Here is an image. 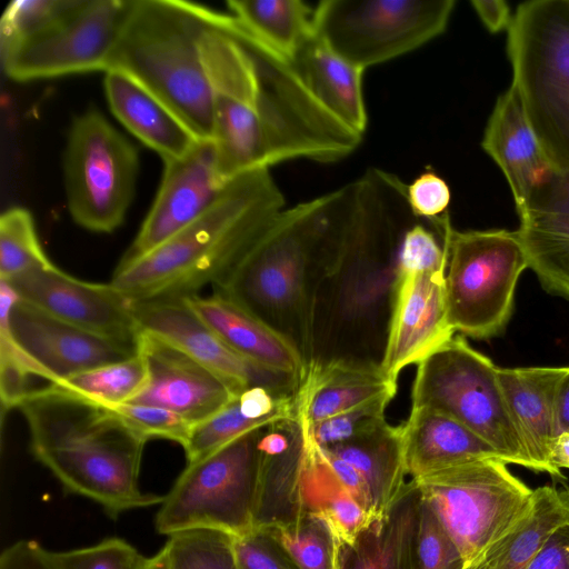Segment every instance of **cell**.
Here are the masks:
<instances>
[{"mask_svg":"<svg viewBox=\"0 0 569 569\" xmlns=\"http://www.w3.org/2000/svg\"><path fill=\"white\" fill-rule=\"evenodd\" d=\"M569 522V488L545 485L533 489L527 511L463 569H528L552 532Z\"/></svg>","mask_w":569,"mask_h":569,"instance_id":"28","label":"cell"},{"mask_svg":"<svg viewBox=\"0 0 569 569\" xmlns=\"http://www.w3.org/2000/svg\"><path fill=\"white\" fill-rule=\"evenodd\" d=\"M481 147L502 171L519 217L528 212L536 191L555 168L540 144L513 86L497 99Z\"/></svg>","mask_w":569,"mask_h":569,"instance_id":"21","label":"cell"},{"mask_svg":"<svg viewBox=\"0 0 569 569\" xmlns=\"http://www.w3.org/2000/svg\"><path fill=\"white\" fill-rule=\"evenodd\" d=\"M110 409L128 427L147 440L160 438L183 446L194 426L182 416L154 406L123 403Z\"/></svg>","mask_w":569,"mask_h":569,"instance_id":"42","label":"cell"},{"mask_svg":"<svg viewBox=\"0 0 569 569\" xmlns=\"http://www.w3.org/2000/svg\"><path fill=\"white\" fill-rule=\"evenodd\" d=\"M8 282L20 299L66 322L138 346L141 330L133 316L132 301L111 282L77 279L52 262L30 269Z\"/></svg>","mask_w":569,"mask_h":569,"instance_id":"15","label":"cell"},{"mask_svg":"<svg viewBox=\"0 0 569 569\" xmlns=\"http://www.w3.org/2000/svg\"><path fill=\"white\" fill-rule=\"evenodd\" d=\"M229 347L271 371L303 380L307 366L296 347L249 311L214 292L182 299Z\"/></svg>","mask_w":569,"mask_h":569,"instance_id":"22","label":"cell"},{"mask_svg":"<svg viewBox=\"0 0 569 569\" xmlns=\"http://www.w3.org/2000/svg\"><path fill=\"white\" fill-rule=\"evenodd\" d=\"M168 569H238L233 537L216 530H188L171 535L163 545Z\"/></svg>","mask_w":569,"mask_h":569,"instance_id":"38","label":"cell"},{"mask_svg":"<svg viewBox=\"0 0 569 569\" xmlns=\"http://www.w3.org/2000/svg\"><path fill=\"white\" fill-rule=\"evenodd\" d=\"M556 418L558 435L569 431V370L560 380L557 389Z\"/></svg>","mask_w":569,"mask_h":569,"instance_id":"53","label":"cell"},{"mask_svg":"<svg viewBox=\"0 0 569 569\" xmlns=\"http://www.w3.org/2000/svg\"><path fill=\"white\" fill-rule=\"evenodd\" d=\"M73 0H14L0 21L1 46L33 33L68 10Z\"/></svg>","mask_w":569,"mask_h":569,"instance_id":"44","label":"cell"},{"mask_svg":"<svg viewBox=\"0 0 569 569\" xmlns=\"http://www.w3.org/2000/svg\"><path fill=\"white\" fill-rule=\"evenodd\" d=\"M49 263L30 211L20 207L4 211L0 217V280Z\"/></svg>","mask_w":569,"mask_h":569,"instance_id":"36","label":"cell"},{"mask_svg":"<svg viewBox=\"0 0 569 569\" xmlns=\"http://www.w3.org/2000/svg\"><path fill=\"white\" fill-rule=\"evenodd\" d=\"M148 382L143 357L136 356L93 368L52 383L103 407L114 408L134 399Z\"/></svg>","mask_w":569,"mask_h":569,"instance_id":"34","label":"cell"},{"mask_svg":"<svg viewBox=\"0 0 569 569\" xmlns=\"http://www.w3.org/2000/svg\"><path fill=\"white\" fill-rule=\"evenodd\" d=\"M229 14L253 40L292 62L316 36V6L301 0H229Z\"/></svg>","mask_w":569,"mask_h":569,"instance_id":"32","label":"cell"},{"mask_svg":"<svg viewBox=\"0 0 569 569\" xmlns=\"http://www.w3.org/2000/svg\"><path fill=\"white\" fill-rule=\"evenodd\" d=\"M305 438L303 496L308 512L321 516L338 541H352L373 519L333 472L309 422L298 409Z\"/></svg>","mask_w":569,"mask_h":569,"instance_id":"31","label":"cell"},{"mask_svg":"<svg viewBox=\"0 0 569 569\" xmlns=\"http://www.w3.org/2000/svg\"><path fill=\"white\" fill-rule=\"evenodd\" d=\"M567 367H498V377L512 418L538 472L565 480L548 460L552 440L558 435L556 397Z\"/></svg>","mask_w":569,"mask_h":569,"instance_id":"23","label":"cell"},{"mask_svg":"<svg viewBox=\"0 0 569 569\" xmlns=\"http://www.w3.org/2000/svg\"><path fill=\"white\" fill-rule=\"evenodd\" d=\"M357 201V181L284 208L233 271L213 288L289 340L312 362L317 283L338 250Z\"/></svg>","mask_w":569,"mask_h":569,"instance_id":"2","label":"cell"},{"mask_svg":"<svg viewBox=\"0 0 569 569\" xmlns=\"http://www.w3.org/2000/svg\"><path fill=\"white\" fill-rule=\"evenodd\" d=\"M266 426L246 415L237 397L217 413L192 427L182 446L187 462L197 461L242 435Z\"/></svg>","mask_w":569,"mask_h":569,"instance_id":"39","label":"cell"},{"mask_svg":"<svg viewBox=\"0 0 569 569\" xmlns=\"http://www.w3.org/2000/svg\"><path fill=\"white\" fill-rule=\"evenodd\" d=\"M59 569H142L147 557L119 537H110L96 545L52 551Z\"/></svg>","mask_w":569,"mask_h":569,"instance_id":"41","label":"cell"},{"mask_svg":"<svg viewBox=\"0 0 569 569\" xmlns=\"http://www.w3.org/2000/svg\"><path fill=\"white\" fill-rule=\"evenodd\" d=\"M153 203L119 264L146 256L204 213L224 188L211 140H198L182 157L163 162Z\"/></svg>","mask_w":569,"mask_h":569,"instance_id":"16","label":"cell"},{"mask_svg":"<svg viewBox=\"0 0 569 569\" xmlns=\"http://www.w3.org/2000/svg\"><path fill=\"white\" fill-rule=\"evenodd\" d=\"M103 87L112 114L163 162L184 156L199 140L161 101L128 76L107 71Z\"/></svg>","mask_w":569,"mask_h":569,"instance_id":"27","label":"cell"},{"mask_svg":"<svg viewBox=\"0 0 569 569\" xmlns=\"http://www.w3.org/2000/svg\"><path fill=\"white\" fill-rule=\"evenodd\" d=\"M548 460L558 471L569 469V431L560 432L555 437L550 445Z\"/></svg>","mask_w":569,"mask_h":569,"instance_id":"54","label":"cell"},{"mask_svg":"<svg viewBox=\"0 0 569 569\" xmlns=\"http://www.w3.org/2000/svg\"><path fill=\"white\" fill-rule=\"evenodd\" d=\"M417 569H463L456 542L431 505L421 496L416 538Z\"/></svg>","mask_w":569,"mask_h":569,"instance_id":"40","label":"cell"},{"mask_svg":"<svg viewBox=\"0 0 569 569\" xmlns=\"http://www.w3.org/2000/svg\"><path fill=\"white\" fill-rule=\"evenodd\" d=\"M20 299L12 286L0 280V397L2 413L18 408L30 388L31 377L48 381L46 371L20 347L14 339L8 317Z\"/></svg>","mask_w":569,"mask_h":569,"instance_id":"35","label":"cell"},{"mask_svg":"<svg viewBox=\"0 0 569 569\" xmlns=\"http://www.w3.org/2000/svg\"><path fill=\"white\" fill-rule=\"evenodd\" d=\"M406 198L412 214L430 222L448 212L451 192L440 176L427 170L406 184Z\"/></svg>","mask_w":569,"mask_h":569,"instance_id":"47","label":"cell"},{"mask_svg":"<svg viewBox=\"0 0 569 569\" xmlns=\"http://www.w3.org/2000/svg\"><path fill=\"white\" fill-rule=\"evenodd\" d=\"M446 268L447 251L436 233L419 222L410 226L401 239L398 272L438 271Z\"/></svg>","mask_w":569,"mask_h":569,"instance_id":"45","label":"cell"},{"mask_svg":"<svg viewBox=\"0 0 569 569\" xmlns=\"http://www.w3.org/2000/svg\"><path fill=\"white\" fill-rule=\"evenodd\" d=\"M471 6L483 26L497 33L509 29L513 14L510 7L502 0H472Z\"/></svg>","mask_w":569,"mask_h":569,"instance_id":"52","label":"cell"},{"mask_svg":"<svg viewBox=\"0 0 569 569\" xmlns=\"http://www.w3.org/2000/svg\"><path fill=\"white\" fill-rule=\"evenodd\" d=\"M129 0H73L42 29L1 46L4 73L14 81L107 70Z\"/></svg>","mask_w":569,"mask_h":569,"instance_id":"13","label":"cell"},{"mask_svg":"<svg viewBox=\"0 0 569 569\" xmlns=\"http://www.w3.org/2000/svg\"><path fill=\"white\" fill-rule=\"evenodd\" d=\"M238 569H299L278 540L268 531L253 529L233 537Z\"/></svg>","mask_w":569,"mask_h":569,"instance_id":"46","label":"cell"},{"mask_svg":"<svg viewBox=\"0 0 569 569\" xmlns=\"http://www.w3.org/2000/svg\"><path fill=\"white\" fill-rule=\"evenodd\" d=\"M0 569H59L52 550L37 540L22 539L13 542L0 556Z\"/></svg>","mask_w":569,"mask_h":569,"instance_id":"48","label":"cell"},{"mask_svg":"<svg viewBox=\"0 0 569 569\" xmlns=\"http://www.w3.org/2000/svg\"><path fill=\"white\" fill-rule=\"evenodd\" d=\"M455 6V0H325L316 6V34L366 70L442 34Z\"/></svg>","mask_w":569,"mask_h":569,"instance_id":"12","label":"cell"},{"mask_svg":"<svg viewBox=\"0 0 569 569\" xmlns=\"http://www.w3.org/2000/svg\"><path fill=\"white\" fill-rule=\"evenodd\" d=\"M412 480L466 563L512 527L533 495L499 458L467 460Z\"/></svg>","mask_w":569,"mask_h":569,"instance_id":"11","label":"cell"},{"mask_svg":"<svg viewBox=\"0 0 569 569\" xmlns=\"http://www.w3.org/2000/svg\"><path fill=\"white\" fill-rule=\"evenodd\" d=\"M513 86L556 170H569V0L522 2L508 29Z\"/></svg>","mask_w":569,"mask_h":569,"instance_id":"6","label":"cell"},{"mask_svg":"<svg viewBox=\"0 0 569 569\" xmlns=\"http://www.w3.org/2000/svg\"><path fill=\"white\" fill-rule=\"evenodd\" d=\"M446 269L399 273L380 367L397 381L402 369L419 365L456 333L447 309Z\"/></svg>","mask_w":569,"mask_h":569,"instance_id":"18","label":"cell"},{"mask_svg":"<svg viewBox=\"0 0 569 569\" xmlns=\"http://www.w3.org/2000/svg\"><path fill=\"white\" fill-rule=\"evenodd\" d=\"M400 426L406 471L411 479L476 458L501 459L466 426L430 408H411Z\"/></svg>","mask_w":569,"mask_h":569,"instance_id":"26","label":"cell"},{"mask_svg":"<svg viewBox=\"0 0 569 569\" xmlns=\"http://www.w3.org/2000/svg\"><path fill=\"white\" fill-rule=\"evenodd\" d=\"M323 449V448H322ZM325 453L327 456V459L338 477V479L341 481V483L346 487V489L352 495V497L359 501V503L368 511V513L371 516L370 510V499L368 491L366 489V486L360 478L357 470L347 461L343 459L330 453L329 451L325 450ZM372 519H375L371 516Z\"/></svg>","mask_w":569,"mask_h":569,"instance_id":"51","label":"cell"},{"mask_svg":"<svg viewBox=\"0 0 569 569\" xmlns=\"http://www.w3.org/2000/svg\"><path fill=\"white\" fill-rule=\"evenodd\" d=\"M216 12L183 0H129L106 70L134 80L199 140L212 138L202 39Z\"/></svg>","mask_w":569,"mask_h":569,"instance_id":"5","label":"cell"},{"mask_svg":"<svg viewBox=\"0 0 569 569\" xmlns=\"http://www.w3.org/2000/svg\"><path fill=\"white\" fill-rule=\"evenodd\" d=\"M356 181L351 220L315 292L311 365L381 362L399 281V248L417 220L397 176L368 169Z\"/></svg>","mask_w":569,"mask_h":569,"instance_id":"1","label":"cell"},{"mask_svg":"<svg viewBox=\"0 0 569 569\" xmlns=\"http://www.w3.org/2000/svg\"><path fill=\"white\" fill-rule=\"evenodd\" d=\"M292 63L317 100L362 136L368 123L362 87L365 70L339 57L317 34Z\"/></svg>","mask_w":569,"mask_h":569,"instance_id":"30","label":"cell"},{"mask_svg":"<svg viewBox=\"0 0 569 569\" xmlns=\"http://www.w3.org/2000/svg\"><path fill=\"white\" fill-rule=\"evenodd\" d=\"M447 251L446 299L456 332L489 339L509 322L517 283L528 268L516 231L456 230L448 212L432 221Z\"/></svg>","mask_w":569,"mask_h":569,"instance_id":"7","label":"cell"},{"mask_svg":"<svg viewBox=\"0 0 569 569\" xmlns=\"http://www.w3.org/2000/svg\"><path fill=\"white\" fill-rule=\"evenodd\" d=\"M390 401L380 399L318 423H309L311 435L321 448L347 442L385 421V411Z\"/></svg>","mask_w":569,"mask_h":569,"instance_id":"43","label":"cell"},{"mask_svg":"<svg viewBox=\"0 0 569 569\" xmlns=\"http://www.w3.org/2000/svg\"><path fill=\"white\" fill-rule=\"evenodd\" d=\"M529 211L569 213V170L555 169L533 194Z\"/></svg>","mask_w":569,"mask_h":569,"instance_id":"49","label":"cell"},{"mask_svg":"<svg viewBox=\"0 0 569 569\" xmlns=\"http://www.w3.org/2000/svg\"><path fill=\"white\" fill-rule=\"evenodd\" d=\"M323 449L357 470L368 491L375 519L389 510L408 482L401 426L385 420L347 442Z\"/></svg>","mask_w":569,"mask_h":569,"instance_id":"29","label":"cell"},{"mask_svg":"<svg viewBox=\"0 0 569 569\" xmlns=\"http://www.w3.org/2000/svg\"><path fill=\"white\" fill-rule=\"evenodd\" d=\"M421 492L411 479L389 510L350 542L338 541L336 569H417Z\"/></svg>","mask_w":569,"mask_h":569,"instance_id":"25","label":"cell"},{"mask_svg":"<svg viewBox=\"0 0 569 569\" xmlns=\"http://www.w3.org/2000/svg\"><path fill=\"white\" fill-rule=\"evenodd\" d=\"M253 529L290 526L308 512L303 496L305 438L298 410L263 428Z\"/></svg>","mask_w":569,"mask_h":569,"instance_id":"20","label":"cell"},{"mask_svg":"<svg viewBox=\"0 0 569 569\" xmlns=\"http://www.w3.org/2000/svg\"><path fill=\"white\" fill-rule=\"evenodd\" d=\"M138 351L147 365L148 382L128 403L164 408L196 425L238 397L219 376L159 336L141 331Z\"/></svg>","mask_w":569,"mask_h":569,"instance_id":"19","label":"cell"},{"mask_svg":"<svg viewBox=\"0 0 569 569\" xmlns=\"http://www.w3.org/2000/svg\"><path fill=\"white\" fill-rule=\"evenodd\" d=\"M263 428L187 463L159 505L158 533L206 529L240 537L253 530Z\"/></svg>","mask_w":569,"mask_h":569,"instance_id":"9","label":"cell"},{"mask_svg":"<svg viewBox=\"0 0 569 569\" xmlns=\"http://www.w3.org/2000/svg\"><path fill=\"white\" fill-rule=\"evenodd\" d=\"M142 569H168V556L166 547L163 546L153 556L147 557L146 563Z\"/></svg>","mask_w":569,"mask_h":569,"instance_id":"55","label":"cell"},{"mask_svg":"<svg viewBox=\"0 0 569 569\" xmlns=\"http://www.w3.org/2000/svg\"><path fill=\"white\" fill-rule=\"evenodd\" d=\"M266 531L278 540L299 569H336L338 539L321 516L309 512L290 526Z\"/></svg>","mask_w":569,"mask_h":569,"instance_id":"37","label":"cell"},{"mask_svg":"<svg viewBox=\"0 0 569 569\" xmlns=\"http://www.w3.org/2000/svg\"><path fill=\"white\" fill-rule=\"evenodd\" d=\"M141 331L169 341L201 362L238 396L246 389L263 387L279 396H293L301 380L260 367L229 347L183 300L132 301Z\"/></svg>","mask_w":569,"mask_h":569,"instance_id":"14","label":"cell"},{"mask_svg":"<svg viewBox=\"0 0 569 569\" xmlns=\"http://www.w3.org/2000/svg\"><path fill=\"white\" fill-rule=\"evenodd\" d=\"M440 411L470 429L508 465L536 470L502 391L498 367L455 335L418 365L411 408Z\"/></svg>","mask_w":569,"mask_h":569,"instance_id":"8","label":"cell"},{"mask_svg":"<svg viewBox=\"0 0 569 569\" xmlns=\"http://www.w3.org/2000/svg\"><path fill=\"white\" fill-rule=\"evenodd\" d=\"M516 231L528 268L549 295L569 301V213L529 211Z\"/></svg>","mask_w":569,"mask_h":569,"instance_id":"33","label":"cell"},{"mask_svg":"<svg viewBox=\"0 0 569 569\" xmlns=\"http://www.w3.org/2000/svg\"><path fill=\"white\" fill-rule=\"evenodd\" d=\"M284 208L269 169L242 173L188 227L140 259L118 264L110 282L131 301L199 295L233 271Z\"/></svg>","mask_w":569,"mask_h":569,"instance_id":"4","label":"cell"},{"mask_svg":"<svg viewBox=\"0 0 569 569\" xmlns=\"http://www.w3.org/2000/svg\"><path fill=\"white\" fill-rule=\"evenodd\" d=\"M30 451L63 489L99 505L117 519L159 506L163 496L143 492L139 473L146 438L116 412L48 383L21 401Z\"/></svg>","mask_w":569,"mask_h":569,"instance_id":"3","label":"cell"},{"mask_svg":"<svg viewBox=\"0 0 569 569\" xmlns=\"http://www.w3.org/2000/svg\"><path fill=\"white\" fill-rule=\"evenodd\" d=\"M396 393L397 381L386 376L380 363L333 360L308 367L296 400L315 425L380 399L392 400Z\"/></svg>","mask_w":569,"mask_h":569,"instance_id":"24","label":"cell"},{"mask_svg":"<svg viewBox=\"0 0 569 569\" xmlns=\"http://www.w3.org/2000/svg\"><path fill=\"white\" fill-rule=\"evenodd\" d=\"M528 569H569V522L552 532Z\"/></svg>","mask_w":569,"mask_h":569,"instance_id":"50","label":"cell"},{"mask_svg":"<svg viewBox=\"0 0 569 569\" xmlns=\"http://www.w3.org/2000/svg\"><path fill=\"white\" fill-rule=\"evenodd\" d=\"M20 347L46 371L49 383L136 356L137 345L78 328L19 299L8 317Z\"/></svg>","mask_w":569,"mask_h":569,"instance_id":"17","label":"cell"},{"mask_svg":"<svg viewBox=\"0 0 569 569\" xmlns=\"http://www.w3.org/2000/svg\"><path fill=\"white\" fill-rule=\"evenodd\" d=\"M67 208L81 228L110 233L124 221L139 174V153L99 110L76 116L63 151Z\"/></svg>","mask_w":569,"mask_h":569,"instance_id":"10","label":"cell"}]
</instances>
